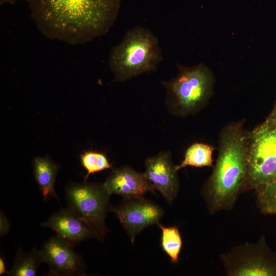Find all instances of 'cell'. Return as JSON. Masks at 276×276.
Segmentation results:
<instances>
[{
  "label": "cell",
  "instance_id": "44dd1931",
  "mask_svg": "<svg viewBox=\"0 0 276 276\" xmlns=\"http://www.w3.org/2000/svg\"><path fill=\"white\" fill-rule=\"evenodd\" d=\"M268 117L271 118V119L276 120V100L275 102L274 103L273 107L268 115Z\"/></svg>",
  "mask_w": 276,
  "mask_h": 276
},
{
  "label": "cell",
  "instance_id": "3957f363",
  "mask_svg": "<svg viewBox=\"0 0 276 276\" xmlns=\"http://www.w3.org/2000/svg\"><path fill=\"white\" fill-rule=\"evenodd\" d=\"M163 59L157 37L150 29L136 27L128 31L111 49L109 65L114 80L123 82L156 71Z\"/></svg>",
  "mask_w": 276,
  "mask_h": 276
},
{
  "label": "cell",
  "instance_id": "5b68a950",
  "mask_svg": "<svg viewBox=\"0 0 276 276\" xmlns=\"http://www.w3.org/2000/svg\"><path fill=\"white\" fill-rule=\"evenodd\" d=\"M245 191L276 181V120L268 116L248 131Z\"/></svg>",
  "mask_w": 276,
  "mask_h": 276
},
{
  "label": "cell",
  "instance_id": "5bb4252c",
  "mask_svg": "<svg viewBox=\"0 0 276 276\" xmlns=\"http://www.w3.org/2000/svg\"><path fill=\"white\" fill-rule=\"evenodd\" d=\"M215 148L203 143H194L186 150L183 159L176 165L177 171L187 166L203 167L213 166V154Z\"/></svg>",
  "mask_w": 276,
  "mask_h": 276
},
{
  "label": "cell",
  "instance_id": "9a60e30c",
  "mask_svg": "<svg viewBox=\"0 0 276 276\" xmlns=\"http://www.w3.org/2000/svg\"><path fill=\"white\" fill-rule=\"evenodd\" d=\"M41 263L43 261L40 250L35 247L27 253L19 249L12 267L7 274L9 276H35Z\"/></svg>",
  "mask_w": 276,
  "mask_h": 276
},
{
  "label": "cell",
  "instance_id": "e0dca14e",
  "mask_svg": "<svg viewBox=\"0 0 276 276\" xmlns=\"http://www.w3.org/2000/svg\"><path fill=\"white\" fill-rule=\"evenodd\" d=\"M80 160L81 165L87 172L85 177V182L90 174L111 168V165L106 155L100 152L86 151L81 155Z\"/></svg>",
  "mask_w": 276,
  "mask_h": 276
},
{
  "label": "cell",
  "instance_id": "30bf717a",
  "mask_svg": "<svg viewBox=\"0 0 276 276\" xmlns=\"http://www.w3.org/2000/svg\"><path fill=\"white\" fill-rule=\"evenodd\" d=\"M145 166L144 173L154 189L171 203L177 196L179 181L170 152L162 151L147 158Z\"/></svg>",
  "mask_w": 276,
  "mask_h": 276
},
{
  "label": "cell",
  "instance_id": "ac0fdd59",
  "mask_svg": "<svg viewBox=\"0 0 276 276\" xmlns=\"http://www.w3.org/2000/svg\"><path fill=\"white\" fill-rule=\"evenodd\" d=\"M257 205L264 214L276 215V181L267 183L256 191Z\"/></svg>",
  "mask_w": 276,
  "mask_h": 276
},
{
  "label": "cell",
  "instance_id": "7402d4cb",
  "mask_svg": "<svg viewBox=\"0 0 276 276\" xmlns=\"http://www.w3.org/2000/svg\"><path fill=\"white\" fill-rule=\"evenodd\" d=\"M19 0H0V3L1 5H3L4 4H14L16 2ZM28 1L29 0H27Z\"/></svg>",
  "mask_w": 276,
  "mask_h": 276
},
{
  "label": "cell",
  "instance_id": "52a82bcc",
  "mask_svg": "<svg viewBox=\"0 0 276 276\" xmlns=\"http://www.w3.org/2000/svg\"><path fill=\"white\" fill-rule=\"evenodd\" d=\"M263 238L256 243H245L220 255L229 276H276V258Z\"/></svg>",
  "mask_w": 276,
  "mask_h": 276
},
{
  "label": "cell",
  "instance_id": "7a4b0ae2",
  "mask_svg": "<svg viewBox=\"0 0 276 276\" xmlns=\"http://www.w3.org/2000/svg\"><path fill=\"white\" fill-rule=\"evenodd\" d=\"M244 124V120L230 122L219 133L217 160L201 190L211 214L233 209L245 191L248 131Z\"/></svg>",
  "mask_w": 276,
  "mask_h": 276
},
{
  "label": "cell",
  "instance_id": "ffe728a7",
  "mask_svg": "<svg viewBox=\"0 0 276 276\" xmlns=\"http://www.w3.org/2000/svg\"><path fill=\"white\" fill-rule=\"evenodd\" d=\"M8 271H6L5 263L3 257L0 258V275L3 273H7Z\"/></svg>",
  "mask_w": 276,
  "mask_h": 276
},
{
  "label": "cell",
  "instance_id": "9c48e42d",
  "mask_svg": "<svg viewBox=\"0 0 276 276\" xmlns=\"http://www.w3.org/2000/svg\"><path fill=\"white\" fill-rule=\"evenodd\" d=\"M74 244L56 235L50 238L40 250L43 263L50 268L48 275L77 276L85 274V265Z\"/></svg>",
  "mask_w": 276,
  "mask_h": 276
},
{
  "label": "cell",
  "instance_id": "8992f818",
  "mask_svg": "<svg viewBox=\"0 0 276 276\" xmlns=\"http://www.w3.org/2000/svg\"><path fill=\"white\" fill-rule=\"evenodd\" d=\"M110 196L103 184L71 183L65 189L67 208L81 218L101 241L109 231L105 222L112 208Z\"/></svg>",
  "mask_w": 276,
  "mask_h": 276
},
{
  "label": "cell",
  "instance_id": "6da1fadb",
  "mask_svg": "<svg viewBox=\"0 0 276 276\" xmlns=\"http://www.w3.org/2000/svg\"><path fill=\"white\" fill-rule=\"evenodd\" d=\"M31 15L46 37L72 45L105 35L118 15L120 0H29Z\"/></svg>",
  "mask_w": 276,
  "mask_h": 276
},
{
  "label": "cell",
  "instance_id": "ba28073f",
  "mask_svg": "<svg viewBox=\"0 0 276 276\" xmlns=\"http://www.w3.org/2000/svg\"><path fill=\"white\" fill-rule=\"evenodd\" d=\"M113 212L133 244L135 238L144 229L157 224L164 214L158 205L143 196L124 198Z\"/></svg>",
  "mask_w": 276,
  "mask_h": 276
},
{
  "label": "cell",
  "instance_id": "4fadbf2b",
  "mask_svg": "<svg viewBox=\"0 0 276 276\" xmlns=\"http://www.w3.org/2000/svg\"><path fill=\"white\" fill-rule=\"evenodd\" d=\"M33 173L44 199L58 198L54 183L59 167L48 157H36L33 162Z\"/></svg>",
  "mask_w": 276,
  "mask_h": 276
},
{
  "label": "cell",
  "instance_id": "2e32d148",
  "mask_svg": "<svg viewBox=\"0 0 276 276\" xmlns=\"http://www.w3.org/2000/svg\"><path fill=\"white\" fill-rule=\"evenodd\" d=\"M162 231L161 246L173 263H177L182 245L180 232L176 226H165L157 224Z\"/></svg>",
  "mask_w": 276,
  "mask_h": 276
},
{
  "label": "cell",
  "instance_id": "7c38bea8",
  "mask_svg": "<svg viewBox=\"0 0 276 276\" xmlns=\"http://www.w3.org/2000/svg\"><path fill=\"white\" fill-rule=\"evenodd\" d=\"M41 226L51 228L74 245L90 238H96L89 226L68 208L54 213Z\"/></svg>",
  "mask_w": 276,
  "mask_h": 276
},
{
  "label": "cell",
  "instance_id": "8fae6325",
  "mask_svg": "<svg viewBox=\"0 0 276 276\" xmlns=\"http://www.w3.org/2000/svg\"><path fill=\"white\" fill-rule=\"evenodd\" d=\"M103 185L109 195L117 194L124 198L141 196L155 191L144 173L127 166L114 169Z\"/></svg>",
  "mask_w": 276,
  "mask_h": 276
},
{
  "label": "cell",
  "instance_id": "277c9868",
  "mask_svg": "<svg viewBox=\"0 0 276 276\" xmlns=\"http://www.w3.org/2000/svg\"><path fill=\"white\" fill-rule=\"evenodd\" d=\"M176 76L162 83L166 90L165 105L170 114L186 117L204 108L212 97L214 75L202 63L192 66L177 64Z\"/></svg>",
  "mask_w": 276,
  "mask_h": 276
},
{
  "label": "cell",
  "instance_id": "d6986e66",
  "mask_svg": "<svg viewBox=\"0 0 276 276\" xmlns=\"http://www.w3.org/2000/svg\"><path fill=\"white\" fill-rule=\"evenodd\" d=\"M10 223L6 216L2 211L0 213V235L3 236L7 234L10 228Z\"/></svg>",
  "mask_w": 276,
  "mask_h": 276
}]
</instances>
